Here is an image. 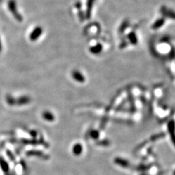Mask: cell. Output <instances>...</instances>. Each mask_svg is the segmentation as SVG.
I'll return each mask as SVG.
<instances>
[{"label": "cell", "instance_id": "cell-2", "mask_svg": "<svg viewBox=\"0 0 175 175\" xmlns=\"http://www.w3.org/2000/svg\"><path fill=\"white\" fill-rule=\"evenodd\" d=\"M42 32L43 30L41 27H37L31 32L29 38H30V40L32 41H36L40 37L41 34H42Z\"/></svg>", "mask_w": 175, "mask_h": 175}, {"label": "cell", "instance_id": "cell-3", "mask_svg": "<svg viewBox=\"0 0 175 175\" xmlns=\"http://www.w3.org/2000/svg\"><path fill=\"white\" fill-rule=\"evenodd\" d=\"M72 77L74 80H75L77 82L82 83L85 81V77L83 75V74L79 70H73L72 72Z\"/></svg>", "mask_w": 175, "mask_h": 175}, {"label": "cell", "instance_id": "cell-10", "mask_svg": "<svg viewBox=\"0 0 175 175\" xmlns=\"http://www.w3.org/2000/svg\"><path fill=\"white\" fill-rule=\"evenodd\" d=\"M2 1H3V0H0V3L2 2Z\"/></svg>", "mask_w": 175, "mask_h": 175}, {"label": "cell", "instance_id": "cell-7", "mask_svg": "<svg viewBox=\"0 0 175 175\" xmlns=\"http://www.w3.org/2000/svg\"><path fill=\"white\" fill-rule=\"evenodd\" d=\"M43 117L44 119H45L47 120V121H53V119H54V117H53V115L51 113V112H44L43 114Z\"/></svg>", "mask_w": 175, "mask_h": 175}, {"label": "cell", "instance_id": "cell-1", "mask_svg": "<svg viewBox=\"0 0 175 175\" xmlns=\"http://www.w3.org/2000/svg\"><path fill=\"white\" fill-rule=\"evenodd\" d=\"M8 7L16 20L19 22H22L23 18L19 12L18 11L16 2L15 1V0H9L8 2Z\"/></svg>", "mask_w": 175, "mask_h": 175}, {"label": "cell", "instance_id": "cell-8", "mask_svg": "<svg viewBox=\"0 0 175 175\" xmlns=\"http://www.w3.org/2000/svg\"><path fill=\"white\" fill-rule=\"evenodd\" d=\"M6 100H7V102L10 105H15V99L13 97H12L11 96H8L7 97H6Z\"/></svg>", "mask_w": 175, "mask_h": 175}, {"label": "cell", "instance_id": "cell-9", "mask_svg": "<svg viewBox=\"0 0 175 175\" xmlns=\"http://www.w3.org/2000/svg\"><path fill=\"white\" fill-rule=\"evenodd\" d=\"M2 50V46H1V39H0V52Z\"/></svg>", "mask_w": 175, "mask_h": 175}, {"label": "cell", "instance_id": "cell-6", "mask_svg": "<svg viewBox=\"0 0 175 175\" xmlns=\"http://www.w3.org/2000/svg\"><path fill=\"white\" fill-rule=\"evenodd\" d=\"M96 0H87V10H86V16L88 18H90L91 16V10L93 6V4Z\"/></svg>", "mask_w": 175, "mask_h": 175}, {"label": "cell", "instance_id": "cell-5", "mask_svg": "<svg viewBox=\"0 0 175 175\" xmlns=\"http://www.w3.org/2000/svg\"><path fill=\"white\" fill-rule=\"evenodd\" d=\"M31 99L28 96H22L19 97L18 99H15V105H24L26 104H28L30 102Z\"/></svg>", "mask_w": 175, "mask_h": 175}, {"label": "cell", "instance_id": "cell-4", "mask_svg": "<svg viewBox=\"0 0 175 175\" xmlns=\"http://www.w3.org/2000/svg\"><path fill=\"white\" fill-rule=\"evenodd\" d=\"M103 50V44L101 43H97L96 45L90 47V51L93 55H97L101 53Z\"/></svg>", "mask_w": 175, "mask_h": 175}]
</instances>
